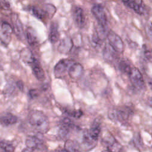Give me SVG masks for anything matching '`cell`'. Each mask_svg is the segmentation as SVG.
<instances>
[{"instance_id": "23", "label": "cell", "mask_w": 152, "mask_h": 152, "mask_svg": "<svg viewBox=\"0 0 152 152\" xmlns=\"http://www.w3.org/2000/svg\"><path fill=\"white\" fill-rule=\"evenodd\" d=\"M26 39L30 46L32 47H36L38 45L39 40L37 35L32 28H27L26 33Z\"/></svg>"}, {"instance_id": "11", "label": "cell", "mask_w": 152, "mask_h": 152, "mask_svg": "<svg viewBox=\"0 0 152 152\" xmlns=\"http://www.w3.org/2000/svg\"><path fill=\"white\" fill-rule=\"evenodd\" d=\"M28 64L30 65L33 74L35 77L40 81L44 80L45 78V74L39 61L34 56H33L28 62Z\"/></svg>"}, {"instance_id": "16", "label": "cell", "mask_w": 152, "mask_h": 152, "mask_svg": "<svg viewBox=\"0 0 152 152\" xmlns=\"http://www.w3.org/2000/svg\"><path fill=\"white\" fill-rule=\"evenodd\" d=\"M26 145L27 148L35 150L42 148L43 145V142L42 140L36 136L29 135L26 140Z\"/></svg>"}, {"instance_id": "7", "label": "cell", "mask_w": 152, "mask_h": 152, "mask_svg": "<svg viewBox=\"0 0 152 152\" xmlns=\"http://www.w3.org/2000/svg\"><path fill=\"white\" fill-rule=\"evenodd\" d=\"M109 45L118 53H122L124 50V44L121 37L112 30L109 31L106 34Z\"/></svg>"}, {"instance_id": "1", "label": "cell", "mask_w": 152, "mask_h": 152, "mask_svg": "<svg viewBox=\"0 0 152 152\" xmlns=\"http://www.w3.org/2000/svg\"><path fill=\"white\" fill-rule=\"evenodd\" d=\"M29 124L34 129L41 134H45L49 129V122L48 117L42 111L33 110L28 113Z\"/></svg>"}, {"instance_id": "18", "label": "cell", "mask_w": 152, "mask_h": 152, "mask_svg": "<svg viewBox=\"0 0 152 152\" xmlns=\"http://www.w3.org/2000/svg\"><path fill=\"white\" fill-rule=\"evenodd\" d=\"M73 45L74 44L71 38L65 37L60 42L58 50L61 53L67 54L71 50Z\"/></svg>"}, {"instance_id": "31", "label": "cell", "mask_w": 152, "mask_h": 152, "mask_svg": "<svg viewBox=\"0 0 152 152\" xmlns=\"http://www.w3.org/2000/svg\"><path fill=\"white\" fill-rule=\"evenodd\" d=\"M10 8V4L7 1H0V8L4 10H8Z\"/></svg>"}, {"instance_id": "21", "label": "cell", "mask_w": 152, "mask_h": 152, "mask_svg": "<svg viewBox=\"0 0 152 152\" xmlns=\"http://www.w3.org/2000/svg\"><path fill=\"white\" fill-rule=\"evenodd\" d=\"M59 38V33L58 31V26L57 23L53 22L50 24L49 33V39L52 43H55Z\"/></svg>"}, {"instance_id": "25", "label": "cell", "mask_w": 152, "mask_h": 152, "mask_svg": "<svg viewBox=\"0 0 152 152\" xmlns=\"http://www.w3.org/2000/svg\"><path fill=\"white\" fill-rule=\"evenodd\" d=\"M132 68L129 61L126 59H122L118 62V68L119 71L124 74L129 75Z\"/></svg>"}, {"instance_id": "8", "label": "cell", "mask_w": 152, "mask_h": 152, "mask_svg": "<svg viewBox=\"0 0 152 152\" xmlns=\"http://www.w3.org/2000/svg\"><path fill=\"white\" fill-rule=\"evenodd\" d=\"M131 84L136 89L141 90L145 87L143 77L140 70L136 67H132L129 74Z\"/></svg>"}, {"instance_id": "3", "label": "cell", "mask_w": 152, "mask_h": 152, "mask_svg": "<svg viewBox=\"0 0 152 152\" xmlns=\"http://www.w3.org/2000/svg\"><path fill=\"white\" fill-rule=\"evenodd\" d=\"M56 10L55 7L52 4H44L42 6L34 5L31 8L33 14L38 19L42 20L52 18Z\"/></svg>"}, {"instance_id": "9", "label": "cell", "mask_w": 152, "mask_h": 152, "mask_svg": "<svg viewBox=\"0 0 152 152\" xmlns=\"http://www.w3.org/2000/svg\"><path fill=\"white\" fill-rule=\"evenodd\" d=\"M102 142L110 152H119L121 150V145L109 133L103 137L102 139Z\"/></svg>"}, {"instance_id": "2", "label": "cell", "mask_w": 152, "mask_h": 152, "mask_svg": "<svg viewBox=\"0 0 152 152\" xmlns=\"http://www.w3.org/2000/svg\"><path fill=\"white\" fill-rule=\"evenodd\" d=\"M133 113L132 109L130 106L125 105L110 109L108 112V116L112 121L126 124Z\"/></svg>"}, {"instance_id": "20", "label": "cell", "mask_w": 152, "mask_h": 152, "mask_svg": "<svg viewBox=\"0 0 152 152\" xmlns=\"http://www.w3.org/2000/svg\"><path fill=\"white\" fill-rule=\"evenodd\" d=\"M17 122V118L11 113L4 114L0 118V123L5 126H10L15 124Z\"/></svg>"}, {"instance_id": "30", "label": "cell", "mask_w": 152, "mask_h": 152, "mask_svg": "<svg viewBox=\"0 0 152 152\" xmlns=\"http://www.w3.org/2000/svg\"><path fill=\"white\" fill-rule=\"evenodd\" d=\"M145 31L149 39L152 42V22L149 23L145 27Z\"/></svg>"}, {"instance_id": "29", "label": "cell", "mask_w": 152, "mask_h": 152, "mask_svg": "<svg viewBox=\"0 0 152 152\" xmlns=\"http://www.w3.org/2000/svg\"><path fill=\"white\" fill-rule=\"evenodd\" d=\"M143 57L145 60H150L152 58V52H150L147 48L146 45H143L142 47Z\"/></svg>"}, {"instance_id": "14", "label": "cell", "mask_w": 152, "mask_h": 152, "mask_svg": "<svg viewBox=\"0 0 152 152\" xmlns=\"http://www.w3.org/2000/svg\"><path fill=\"white\" fill-rule=\"evenodd\" d=\"M122 2L139 15H143L145 13V8L142 1H125Z\"/></svg>"}, {"instance_id": "5", "label": "cell", "mask_w": 152, "mask_h": 152, "mask_svg": "<svg viewBox=\"0 0 152 152\" xmlns=\"http://www.w3.org/2000/svg\"><path fill=\"white\" fill-rule=\"evenodd\" d=\"M91 12L96 18L98 26L106 30L107 18L104 7L101 4H94L92 6Z\"/></svg>"}, {"instance_id": "32", "label": "cell", "mask_w": 152, "mask_h": 152, "mask_svg": "<svg viewBox=\"0 0 152 152\" xmlns=\"http://www.w3.org/2000/svg\"><path fill=\"white\" fill-rule=\"evenodd\" d=\"M38 94H39L38 91H37V90H35V89L31 90L30 91V92H29V96H30L31 98H33V99L36 97L38 96Z\"/></svg>"}, {"instance_id": "34", "label": "cell", "mask_w": 152, "mask_h": 152, "mask_svg": "<svg viewBox=\"0 0 152 152\" xmlns=\"http://www.w3.org/2000/svg\"><path fill=\"white\" fill-rule=\"evenodd\" d=\"M0 152H5V151H3V150H2V151H0Z\"/></svg>"}, {"instance_id": "10", "label": "cell", "mask_w": 152, "mask_h": 152, "mask_svg": "<svg viewBox=\"0 0 152 152\" xmlns=\"http://www.w3.org/2000/svg\"><path fill=\"white\" fill-rule=\"evenodd\" d=\"M13 32L12 26L7 22L4 21L0 26V39L5 44H8L11 40Z\"/></svg>"}, {"instance_id": "24", "label": "cell", "mask_w": 152, "mask_h": 152, "mask_svg": "<svg viewBox=\"0 0 152 152\" xmlns=\"http://www.w3.org/2000/svg\"><path fill=\"white\" fill-rule=\"evenodd\" d=\"M80 148V145L77 141L69 139L65 141L64 150L66 152H81Z\"/></svg>"}, {"instance_id": "12", "label": "cell", "mask_w": 152, "mask_h": 152, "mask_svg": "<svg viewBox=\"0 0 152 152\" xmlns=\"http://www.w3.org/2000/svg\"><path fill=\"white\" fill-rule=\"evenodd\" d=\"M72 14L76 26L78 27L82 28L86 21L85 15L83 8L79 6H74L72 10Z\"/></svg>"}, {"instance_id": "4", "label": "cell", "mask_w": 152, "mask_h": 152, "mask_svg": "<svg viewBox=\"0 0 152 152\" xmlns=\"http://www.w3.org/2000/svg\"><path fill=\"white\" fill-rule=\"evenodd\" d=\"M75 128V125L72 121L68 117L62 118L59 124L58 131V137L61 140H68V137L71 131Z\"/></svg>"}, {"instance_id": "33", "label": "cell", "mask_w": 152, "mask_h": 152, "mask_svg": "<svg viewBox=\"0 0 152 152\" xmlns=\"http://www.w3.org/2000/svg\"><path fill=\"white\" fill-rule=\"evenodd\" d=\"M148 86H149L150 89L152 90V77H151L148 79Z\"/></svg>"}, {"instance_id": "26", "label": "cell", "mask_w": 152, "mask_h": 152, "mask_svg": "<svg viewBox=\"0 0 152 152\" xmlns=\"http://www.w3.org/2000/svg\"><path fill=\"white\" fill-rule=\"evenodd\" d=\"M0 148L5 152H14L15 150L13 144L5 140L0 141Z\"/></svg>"}, {"instance_id": "19", "label": "cell", "mask_w": 152, "mask_h": 152, "mask_svg": "<svg viewBox=\"0 0 152 152\" xmlns=\"http://www.w3.org/2000/svg\"><path fill=\"white\" fill-rule=\"evenodd\" d=\"M101 131L100 122L97 118L92 123L90 129L88 130V132L90 136L94 140L97 141L99 134Z\"/></svg>"}, {"instance_id": "22", "label": "cell", "mask_w": 152, "mask_h": 152, "mask_svg": "<svg viewBox=\"0 0 152 152\" xmlns=\"http://www.w3.org/2000/svg\"><path fill=\"white\" fill-rule=\"evenodd\" d=\"M103 58L106 61H113L116 59V52L109 45L107 44L104 46L103 52Z\"/></svg>"}, {"instance_id": "13", "label": "cell", "mask_w": 152, "mask_h": 152, "mask_svg": "<svg viewBox=\"0 0 152 152\" xmlns=\"http://www.w3.org/2000/svg\"><path fill=\"white\" fill-rule=\"evenodd\" d=\"M97 141L90 136L88 130L85 129L83 132L81 144L80 145V147L84 151H88L95 147Z\"/></svg>"}, {"instance_id": "6", "label": "cell", "mask_w": 152, "mask_h": 152, "mask_svg": "<svg viewBox=\"0 0 152 152\" xmlns=\"http://www.w3.org/2000/svg\"><path fill=\"white\" fill-rule=\"evenodd\" d=\"M75 62L70 59L60 60L55 66L54 75L57 78H62L68 73L69 67Z\"/></svg>"}, {"instance_id": "28", "label": "cell", "mask_w": 152, "mask_h": 152, "mask_svg": "<svg viewBox=\"0 0 152 152\" xmlns=\"http://www.w3.org/2000/svg\"><path fill=\"white\" fill-rule=\"evenodd\" d=\"M132 141L133 144L138 148H140L142 146V141L139 133H136L134 135Z\"/></svg>"}, {"instance_id": "17", "label": "cell", "mask_w": 152, "mask_h": 152, "mask_svg": "<svg viewBox=\"0 0 152 152\" xmlns=\"http://www.w3.org/2000/svg\"><path fill=\"white\" fill-rule=\"evenodd\" d=\"M83 72V66L79 64L74 62L71 66L69 67L68 74L69 76L73 80L78 79Z\"/></svg>"}, {"instance_id": "27", "label": "cell", "mask_w": 152, "mask_h": 152, "mask_svg": "<svg viewBox=\"0 0 152 152\" xmlns=\"http://www.w3.org/2000/svg\"><path fill=\"white\" fill-rule=\"evenodd\" d=\"M68 116L74 118H81L83 113L80 110H75V109H65L64 112Z\"/></svg>"}, {"instance_id": "15", "label": "cell", "mask_w": 152, "mask_h": 152, "mask_svg": "<svg viewBox=\"0 0 152 152\" xmlns=\"http://www.w3.org/2000/svg\"><path fill=\"white\" fill-rule=\"evenodd\" d=\"M11 21L12 23V30L15 35L20 39L24 37V30L21 22L16 14H13L11 15Z\"/></svg>"}]
</instances>
